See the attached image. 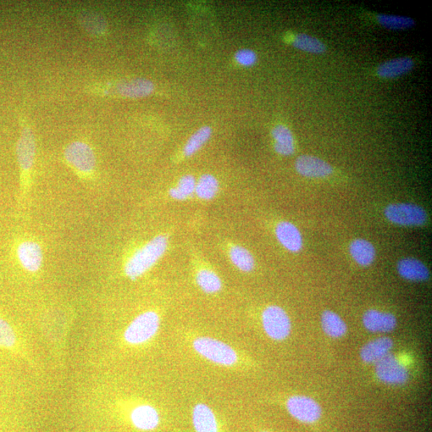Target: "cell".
I'll use <instances>...</instances> for the list:
<instances>
[{"mask_svg": "<svg viewBox=\"0 0 432 432\" xmlns=\"http://www.w3.org/2000/svg\"><path fill=\"white\" fill-rule=\"evenodd\" d=\"M321 325L326 335L334 339L345 336L347 326L339 315L331 311H325L321 317Z\"/></svg>", "mask_w": 432, "mask_h": 432, "instance_id": "cell-22", "label": "cell"}, {"mask_svg": "<svg viewBox=\"0 0 432 432\" xmlns=\"http://www.w3.org/2000/svg\"><path fill=\"white\" fill-rule=\"evenodd\" d=\"M160 328L159 315L153 311L138 315L124 331V340L131 345H143L156 336Z\"/></svg>", "mask_w": 432, "mask_h": 432, "instance_id": "cell-3", "label": "cell"}, {"mask_svg": "<svg viewBox=\"0 0 432 432\" xmlns=\"http://www.w3.org/2000/svg\"><path fill=\"white\" fill-rule=\"evenodd\" d=\"M375 374L383 383L392 385L405 384L409 376L406 367L391 353L375 363Z\"/></svg>", "mask_w": 432, "mask_h": 432, "instance_id": "cell-8", "label": "cell"}, {"mask_svg": "<svg viewBox=\"0 0 432 432\" xmlns=\"http://www.w3.org/2000/svg\"><path fill=\"white\" fill-rule=\"evenodd\" d=\"M80 21L85 30L92 34L102 35L106 31V22L98 14L86 13L81 16Z\"/></svg>", "mask_w": 432, "mask_h": 432, "instance_id": "cell-30", "label": "cell"}, {"mask_svg": "<svg viewBox=\"0 0 432 432\" xmlns=\"http://www.w3.org/2000/svg\"><path fill=\"white\" fill-rule=\"evenodd\" d=\"M35 136L29 127H24L16 147V154L20 170L24 175L27 174L34 165L36 157Z\"/></svg>", "mask_w": 432, "mask_h": 432, "instance_id": "cell-9", "label": "cell"}, {"mask_svg": "<svg viewBox=\"0 0 432 432\" xmlns=\"http://www.w3.org/2000/svg\"><path fill=\"white\" fill-rule=\"evenodd\" d=\"M219 191V182L212 175H203L196 182L195 193L204 201L213 199Z\"/></svg>", "mask_w": 432, "mask_h": 432, "instance_id": "cell-26", "label": "cell"}, {"mask_svg": "<svg viewBox=\"0 0 432 432\" xmlns=\"http://www.w3.org/2000/svg\"><path fill=\"white\" fill-rule=\"evenodd\" d=\"M393 341L389 337H380L368 342L360 351V357L364 363H376L389 354Z\"/></svg>", "mask_w": 432, "mask_h": 432, "instance_id": "cell-16", "label": "cell"}, {"mask_svg": "<svg viewBox=\"0 0 432 432\" xmlns=\"http://www.w3.org/2000/svg\"><path fill=\"white\" fill-rule=\"evenodd\" d=\"M264 331L270 339L275 341L285 340L291 331L289 315L280 306L266 308L261 315Z\"/></svg>", "mask_w": 432, "mask_h": 432, "instance_id": "cell-4", "label": "cell"}, {"mask_svg": "<svg viewBox=\"0 0 432 432\" xmlns=\"http://www.w3.org/2000/svg\"><path fill=\"white\" fill-rule=\"evenodd\" d=\"M231 261L243 273H251L254 268V259L250 252L241 246L231 247L229 251Z\"/></svg>", "mask_w": 432, "mask_h": 432, "instance_id": "cell-24", "label": "cell"}, {"mask_svg": "<svg viewBox=\"0 0 432 432\" xmlns=\"http://www.w3.org/2000/svg\"><path fill=\"white\" fill-rule=\"evenodd\" d=\"M275 235L281 245L291 252H300L303 247V237L296 226L284 221L276 226Z\"/></svg>", "mask_w": 432, "mask_h": 432, "instance_id": "cell-14", "label": "cell"}, {"mask_svg": "<svg viewBox=\"0 0 432 432\" xmlns=\"http://www.w3.org/2000/svg\"><path fill=\"white\" fill-rule=\"evenodd\" d=\"M168 245L167 236H158L153 238L147 245L133 254L127 262L124 268L126 275L131 280L140 278L164 256Z\"/></svg>", "mask_w": 432, "mask_h": 432, "instance_id": "cell-1", "label": "cell"}, {"mask_svg": "<svg viewBox=\"0 0 432 432\" xmlns=\"http://www.w3.org/2000/svg\"><path fill=\"white\" fill-rule=\"evenodd\" d=\"M414 61L410 57L396 58L381 64L377 74L382 78L393 79L405 75L413 69Z\"/></svg>", "mask_w": 432, "mask_h": 432, "instance_id": "cell-18", "label": "cell"}, {"mask_svg": "<svg viewBox=\"0 0 432 432\" xmlns=\"http://www.w3.org/2000/svg\"><path fill=\"white\" fill-rule=\"evenodd\" d=\"M397 271L402 278L409 281L422 282L429 280L430 271L420 260L415 258H405L397 264Z\"/></svg>", "mask_w": 432, "mask_h": 432, "instance_id": "cell-17", "label": "cell"}, {"mask_svg": "<svg viewBox=\"0 0 432 432\" xmlns=\"http://www.w3.org/2000/svg\"><path fill=\"white\" fill-rule=\"evenodd\" d=\"M275 143V150L282 156H291L295 152V142L292 133L288 127L278 125L274 127L271 132Z\"/></svg>", "mask_w": 432, "mask_h": 432, "instance_id": "cell-20", "label": "cell"}, {"mask_svg": "<svg viewBox=\"0 0 432 432\" xmlns=\"http://www.w3.org/2000/svg\"><path fill=\"white\" fill-rule=\"evenodd\" d=\"M17 338L15 333L13 326L6 320L0 318V347L4 348H13Z\"/></svg>", "mask_w": 432, "mask_h": 432, "instance_id": "cell-31", "label": "cell"}, {"mask_svg": "<svg viewBox=\"0 0 432 432\" xmlns=\"http://www.w3.org/2000/svg\"><path fill=\"white\" fill-rule=\"evenodd\" d=\"M287 412L304 424L317 422L322 415V409L312 398L306 396H292L286 403Z\"/></svg>", "mask_w": 432, "mask_h": 432, "instance_id": "cell-7", "label": "cell"}, {"mask_svg": "<svg viewBox=\"0 0 432 432\" xmlns=\"http://www.w3.org/2000/svg\"><path fill=\"white\" fill-rule=\"evenodd\" d=\"M154 85L146 79H134L120 82L117 91L121 96L129 98L145 97L154 92Z\"/></svg>", "mask_w": 432, "mask_h": 432, "instance_id": "cell-19", "label": "cell"}, {"mask_svg": "<svg viewBox=\"0 0 432 432\" xmlns=\"http://www.w3.org/2000/svg\"><path fill=\"white\" fill-rule=\"evenodd\" d=\"M66 161L76 171L89 175L96 168V156L92 147L86 143L75 141L66 147L64 152Z\"/></svg>", "mask_w": 432, "mask_h": 432, "instance_id": "cell-6", "label": "cell"}, {"mask_svg": "<svg viewBox=\"0 0 432 432\" xmlns=\"http://www.w3.org/2000/svg\"><path fill=\"white\" fill-rule=\"evenodd\" d=\"M292 45L301 51L312 54H323L326 51L325 44L317 38L304 34H298L292 41Z\"/></svg>", "mask_w": 432, "mask_h": 432, "instance_id": "cell-25", "label": "cell"}, {"mask_svg": "<svg viewBox=\"0 0 432 432\" xmlns=\"http://www.w3.org/2000/svg\"><path fill=\"white\" fill-rule=\"evenodd\" d=\"M17 257L21 265L30 273H36L41 268L43 254L41 247L36 242L20 243L17 248Z\"/></svg>", "mask_w": 432, "mask_h": 432, "instance_id": "cell-12", "label": "cell"}, {"mask_svg": "<svg viewBox=\"0 0 432 432\" xmlns=\"http://www.w3.org/2000/svg\"><path fill=\"white\" fill-rule=\"evenodd\" d=\"M196 280L199 287L207 294H215L222 289V280L212 270H199L196 274Z\"/></svg>", "mask_w": 432, "mask_h": 432, "instance_id": "cell-23", "label": "cell"}, {"mask_svg": "<svg viewBox=\"0 0 432 432\" xmlns=\"http://www.w3.org/2000/svg\"><path fill=\"white\" fill-rule=\"evenodd\" d=\"M196 180L192 175L182 176L176 187L171 188L170 196L176 201H185L195 193Z\"/></svg>", "mask_w": 432, "mask_h": 432, "instance_id": "cell-29", "label": "cell"}, {"mask_svg": "<svg viewBox=\"0 0 432 432\" xmlns=\"http://www.w3.org/2000/svg\"><path fill=\"white\" fill-rule=\"evenodd\" d=\"M192 423L196 432H219L217 419L207 404L197 403L193 408Z\"/></svg>", "mask_w": 432, "mask_h": 432, "instance_id": "cell-15", "label": "cell"}, {"mask_svg": "<svg viewBox=\"0 0 432 432\" xmlns=\"http://www.w3.org/2000/svg\"><path fill=\"white\" fill-rule=\"evenodd\" d=\"M364 328L373 333H387L396 329L397 320L394 315L370 309L363 314Z\"/></svg>", "mask_w": 432, "mask_h": 432, "instance_id": "cell-11", "label": "cell"}, {"mask_svg": "<svg viewBox=\"0 0 432 432\" xmlns=\"http://www.w3.org/2000/svg\"><path fill=\"white\" fill-rule=\"evenodd\" d=\"M192 348L199 357L224 368H235L240 363V354L224 341L209 336H198L192 341Z\"/></svg>", "mask_w": 432, "mask_h": 432, "instance_id": "cell-2", "label": "cell"}, {"mask_svg": "<svg viewBox=\"0 0 432 432\" xmlns=\"http://www.w3.org/2000/svg\"><path fill=\"white\" fill-rule=\"evenodd\" d=\"M261 432H268V431H261Z\"/></svg>", "mask_w": 432, "mask_h": 432, "instance_id": "cell-33", "label": "cell"}, {"mask_svg": "<svg viewBox=\"0 0 432 432\" xmlns=\"http://www.w3.org/2000/svg\"><path fill=\"white\" fill-rule=\"evenodd\" d=\"M377 21L381 26L389 30H405L411 29L415 22L407 16L380 14Z\"/></svg>", "mask_w": 432, "mask_h": 432, "instance_id": "cell-28", "label": "cell"}, {"mask_svg": "<svg viewBox=\"0 0 432 432\" xmlns=\"http://www.w3.org/2000/svg\"><path fill=\"white\" fill-rule=\"evenodd\" d=\"M386 218L391 223L401 226H422L428 220L426 210L413 203H393L384 210Z\"/></svg>", "mask_w": 432, "mask_h": 432, "instance_id": "cell-5", "label": "cell"}, {"mask_svg": "<svg viewBox=\"0 0 432 432\" xmlns=\"http://www.w3.org/2000/svg\"><path fill=\"white\" fill-rule=\"evenodd\" d=\"M238 64L245 66H251L257 63V55L251 49H241L235 55Z\"/></svg>", "mask_w": 432, "mask_h": 432, "instance_id": "cell-32", "label": "cell"}, {"mask_svg": "<svg viewBox=\"0 0 432 432\" xmlns=\"http://www.w3.org/2000/svg\"><path fill=\"white\" fill-rule=\"evenodd\" d=\"M349 250L354 261L363 267L374 262L375 249L373 243L366 240L357 239L352 241Z\"/></svg>", "mask_w": 432, "mask_h": 432, "instance_id": "cell-21", "label": "cell"}, {"mask_svg": "<svg viewBox=\"0 0 432 432\" xmlns=\"http://www.w3.org/2000/svg\"><path fill=\"white\" fill-rule=\"evenodd\" d=\"M131 420L137 429L150 431L157 428L160 417L157 408L148 404H143L133 409Z\"/></svg>", "mask_w": 432, "mask_h": 432, "instance_id": "cell-13", "label": "cell"}, {"mask_svg": "<svg viewBox=\"0 0 432 432\" xmlns=\"http://www.w3.org/2000/svg\"><path fill=\"white\" fill-rule=\"evenodd\" d=\"M213 130L208 126H204L190 137L186 143L184 152L186 157H192L196 153L212 136Z\"/></svg>", "mask_w": 432, "mask_h": 432, "instance_id": "cell-27", "label": "cell"}, {"mask_svg": "<svg viewBox=\"0 0 432 432\" xmlns=\"http://www.w3.org/2000/svg\"><path fill=\"white\" fill-rule=\"evenodd\" d=\"M295 167L298 174L308 178H325L333 173V168L329 163L310 154L298 157Z\"/></svg>", "mask_w": 432, "mask_h": 432, "instance_id": "cell-10", "label": "cell"}]
</instances>
